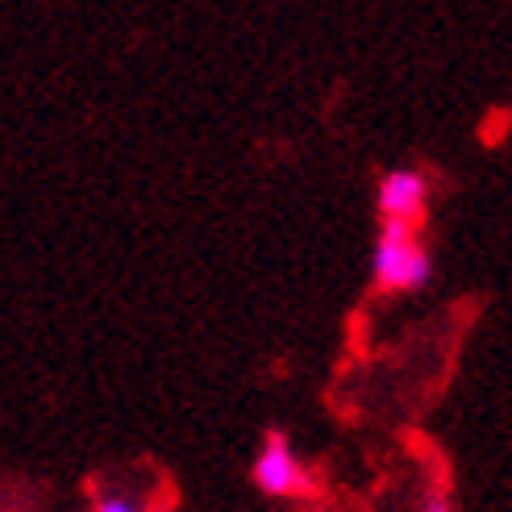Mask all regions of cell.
Masks as SVG:
<instances>
[{
	"instance_id": "cell-1",
	"label": "cell",
	"mask_w": 512,
	"mask_h": 512,
	"mask_svg": "<svg viewBox=\"0 0 512 512\" xmlns=\"http://www.w3.org/2000/svg\"><path fill=\"white\" fill-rule=\"evenodd\" d=\"M433 259L421 242V225L383 217L375 242V288L379 292H417L429 284Z\"/></svg>"
},
{
	"instance_id": "cell-2",
	"label": "cell",
	"mask_w": 512,
	"mask_h": 512,
	"mask_svg": "<svg viewBox=\"0 0 512 512\" xmlns=\"http://www.w3.org/2000/svg\"><path fill=\"white\" fill-rule=\"evenodd\" d=\"M254 483H259L267 496H304V492H313L309 471H304V463L292 454L284 433H267L259 458H254Z\"/></svg>"
},
{
	"instance_id": "cell-3",
	"label": "cell",
	"mask_w": 512,
	"mask_h": 512,
	"mask_svg": "<svg viewBox=\"0 0 512 512\" xmlns=\"http://www.w3.org/2000/svg\"><path fill=\"white\" fill-rule=\"evenodd\" d=\"M425 204H429V179L421 171H392L379 184V217L392 221H425Z\"/></svg>"
},
{
	"instance_id": "cell-4",
	"label": "cell",
	"mask_w": 512,
	"mask_h": 512,
	"mask_svg": "<svg viewBox=\"0 0 512 512\" xmlns=\"http://www.w3.org/2000/svg\"><path fill=\"white\" fill-rule=\"evenodd\" d=\"M96 508H100V512H134L138 500H134V496H100Z\"/></svg>"
}]
</instances>
